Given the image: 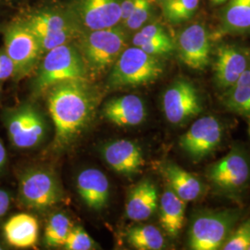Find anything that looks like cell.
<instances>
[{
  "mask_svg": "<svg viewBox=\"0 0 250 250\" xmlns=\"http://www.w3.org/2000/svg\"><path fill=\"white\" fill-rule=\"evenodd\" d=\"M1 1H3L4 3H12L14 0H1Z\"/></svg>",
  "mask_w": 250,
  "mask_h": 250,
  "instance_id": "obj_37",
  "label": "cell"
},
{
  "mask_svg": "<svg viewBox=\"0 0 250 250\" xmlns=\"http://www.w3.org/2000/svg\"><path fill=\"white\" fill-rule=\"evenodd\" d=\"M127 241L136 250H160L165 240L161 231L152 225L136 226L127 232Z\"/></svg>",
  "mask_w": 250,
  "mask_h": 250,
  "instance_id": "obj_25",
  "label": "cell"
},
{
  "mask_svg": "<svg viewBox=\"0 0 250 250\" xmlns=\"http://www.w3.org/2000/svg\"><path fill=\"white\" fill-rule=\"evenodd\" d=\"M224 105L229 110L242 116H250V64L239 79L228 89Z\"/></svg>",
  "mask_w": 250,
  "mask_h": 250,
  "instance_id": "obj_23",
  "label": "cell"
},
{
  "mask_svg": "<svg viewBox=\"0 0 250 250\" xmlns=\"http://www.w3.org/2000/svg\"><path fill=\"white\" fill-rule=\"evenodd\" d=\"M163 73L158 57L137 46L125 48L112 66L108 83L112 87H133L152 83Z\"/></svg>",
  "mask_w": 250,
  "mask_h": 250,
  "instance_id": "obj_2",
  "label": "cell"
},
{
  "mask_svg": "<svg viewBox=\"0 0 250 250\" xmlns=\"http://www.w3.org/2000/svg\"><path fill=\"white\" fill-rule=\"evenodd\" d=\"M126 45V35L119 27L95 30L82 40L80 53L87 71L99 74L114 65Z\"/></svg>",
  "mask_w": 250,
  "mask_h": 250,
  "instance_id": "obj_5",
  "label": "cell"
},
{
  "mask_svg": "<svg viewBox=\"0 0 250 250\" xmlns=\"http://www.w3.org/2000/svg\"><path fill=\"white\" fill-rule=\"evenodd\" d=\"M85 63L74 46L65 44L46 52L35 82L36 92L42 93L64 81L85 80Z\"/></svg>",
  "mask_w": 250,
  "mask_h": 250,
  "instance_id": "obj_3",
  "label": "cell"
},
{
  "mask_svg": "<svg viewBox=\"0 0 250 250\" xmlns=\"http://www.w3.org/2000/svg\"><path fill=\"white\" fill-rule=\"evenodd\" d=\"M250 64L249 55L242 48L231 45L218 47L213 65L217 86L221 89L232 87Z\"/></svg>",
  "mask_w": 250,
  "mask_h": 250,
  "instance_id": "obj_14",
  "label": "cell"
},
{
  "mask_svg": "<svg viewBox=\"0 0 250 250\" xmlns=\"http://www.w3.org/2000/svg\"><path fill=\"white\" fill-rule=\"evenodd\" d=\"M133 44L134 46H137L145 52L155 57L170 55L175 48L170 36H146L139 32L134 35Z\"/></svg>",
  "mask_w": 250,
  "mask_h": 250,
  "instance_id": "obj_27",
  "label": "cell"
},
{
  "mask_svg": "<svg viewBox=\"0 0 250 250\" xmlns=\"http://www.w3.org/2000/svg\"><path fill=\"white\" fill-rule=\"evenodd\" d=\"M239 215L235 209L198 213L189 230V248L193 250H222Z\"/></svg>",
  "mask_w": 250,
  "mask_h": 250,
  "instance_id": "obj_4",
  "label": "cell"
},
{
  "mask_svg": "<svg viewBox=\"0 0 250 250\" xmlns=\"http://www.w3.org/2000/svg\"><path fill=\"white\" fill-rule=\"evenodd\" d=\"M222 23L225 34H250V0H230Z\"/></svg>",
  "mask_w": 250,
  "mask_h": 250,
  "instance_id": "obj_22",
  "label": "cell"
},
{
  "mask_svg": "<svg viewBox=\"0 0 250 250\" xmlns=\"http://www.w3.org/2000/svg\"><path fill=\"white\" fill-rule=\"evenodd\" d=\"M9 204L10 198L9 194L6 191L0 189V219L9 210Z\"/></svg>",
  "mask_w": 250,
  "mask_h": 250,
  "instance_id": "obj_35",
  "label": "cell"
},
{
  "mask_svg": "<svg viewBox=\"0 0 250 250\" xmlns=\"http://www.w3.org/2000/svg\"><path fill=\"white\" fill-rule=\"evenodd\" d=\"M104 159L113 170L124 175L138 173L145 165L141 147L130 140H116L103 149Z\"/></svg>",
  "mask_w": 250,
  "mask_h": 250,
  "instance_id": "obj_15",
  "label": "cell"
},
{
  "mask_svg": "<svg viewBox=\"0 0 250 250\" xmlns=\"http://www.w3.org/2000/svg\"><path fill=\"white\" fill-rule=\"evenodd\" d=\"M218 1H219V0H210V2H211L212 4H214V5H218Z\"/></svg>",
  "mask_w": 250,
  "mask_h": 250,
  "instance_id": "obj_38",
  "label": "cell"
},
{
  "mask_svg": "<svg viewBox=\"0 0 250 250\" xmlns=\"http://www.w3.org/2000/svg\"><path fill=\"white\" fill-rule=\"evenodd\" d=\"M20 196L27 207L45 209L59 202L61 189L53 174L46 170H33L21 179Z\"/></svg>",
  "mask_w": 250,
  "mask_h": 250,
  "instance_id": "obj_10",
  "label": "cell"
},
{
  "mask_svg": "<svg viewBox=\"0 0 250 250\" xmlns=\"http://www.w3.org/2000/svg\"><path fill=\"white\" fill-rule=\"evenodd\" d=\"M162 173L169 188L184 201H193L201 196L203 186L199 179L173 163H167Z\"/></svg>",
  "mask_w": 250,
  "mask_h": 250,
  "instance_id": "obj_20",
  "label": "cell"
},
{
  "mask_svg": "<svg viewBox=\"0 0 250 250\" xmlns=\"http://www.w3.org/2000/svg\"><path fill=\"white\" fill-rule=\"evenodd\" d=\"M121 0H78L75 13L90 31L117 26L122 20Z\"/></svg>",
  "mask_w": 250,
  "mask_h": 250,
  "instance_id": "obj_13",
  "label": "cell"
},
{
  "mask_svg": "<svg viewBox=\"0 0 250 250\" xmlns=\"http://www.w3.org/2000/svg\"><path fill=\"white\" fill-rule=\"evenodd\" d=\"M35 36L50 35L62 31L72 30L62 16L50 12H42L20 20Z\"/></svg>",
  "mask_w": 250,
  "mask_h": 250,
  "instance_id": "obj_24",
  "label": "cell"
},
{
  "mask_svg": "<svg viewBox=\"0 0 250 250\" xmlns=\"http://www.w3.org/2000/svg\"><path fill=\"white\" fill-rule=\"evenodd\" d=\"M159 197L156 186L146 179L134 187L126 201V215L134 222L147 220L158 208Z\"/></svg>",
  "mask_w": 250,
  "mask_h": 250,
  "instance_id": "obj_18",
  "label": "cell"
},
{
  "mask_svg": "<svg viewBox=\"0 0 250 250\" xmlns=\"http://www.w3.org/2000/svg\"><path fill=\"white\" fill-rule=\"evenodd\" d=\"M153 8V0H136L134 9L125 25L129 30H139L150 17Z\"/></svg>",
  "mask_w": 250,
  "mask_h": 250,
  "instance_id": "obj_29",
  "label": "cell"
},
{
  "mask_svg": "<svg viewBox=\"0 0 250 250\" xmlns=\"http://www.w3.org/2000/svg\"><path fill=\"white\" fill-rule=\"evenodd\" d=\"M48 91V109L55 125L56 141L65 146L88 125L95 107L94 97L85 80L64 81Z\"/></svg>",
  "mask_w": 250,
  "mask_h": 250,
  "instance_id": "obj_1",
  "label": "cell"
},
{
  "mask_svg": "<svg viewBox=\"0 0 250 250\" xmlns=\"http://www.w3.org/2000/svg\"><path fill=\"white\" fill-rule=\"evenodd\" d=\"M103 114L113 125L131 127L143 123L146 110L141 98L135 95H126L107 102L103 108Z\"/></svg>",
  "mask_w": 250,
  "mask_h": 250,
  "instance_id": "obj_16",
  "label": "cell"
},
{
  "mask_svg": "<svg viewBox=\"0 0 250 250\" xmlns=\"http://www.w3.org/2000/svg\"><path fill=\"white\" fill-rule=\"evenodd\" d=\"M5 124L11 143L18 148L34 147L45 136V120L36 108L30 105L10 110Z\"/></svg>",
  "mask_w": 250,
  "mask_h": 250,
  "instance_id": "obj_7",
  "label": "cell"
},
{
  "mask_svg": "<svg viewBox=\"0 0 250 250\" xmlns=\"http://www.w3.org/2000/svg\"><path fill=\"white\" fill-rule=\"evenodd\" d=\"M226 1H227V0H219V1H218V5H219V4H223V3L226 2Z\"/></svg>",
  "mask_w": 250,
  "mask_h": 250,
  "instance_id": "obj_39",
  "label": "cell"
},
{
  "mask_svg": "<svg viewBox=\"0 0 250 250\" xmlns=\"http://www.w3.org/2000/svg\"><path fill=\"white\" fill-rule=\"evenodd\" d=\"M36 36L38 39L42 52H48L51 49L56 48L60 45L69 44L73 35H72V30H70V31H62L55 34H50V35Z\"/></svg>",
  "mask_w": 250,
  "mask_h": 250,
  "instance_id": "obj_32",
  "label": "cell"
},
{
  "mask_svg": "<svg viewBox=\"0 0 250 250\" xmlns=\"http://www.w3.org/2000/svg\"><path fill=\"white\" fill-rule=\"evenodd\" d=\"M78 194L83 202L95 210L107 205L109 183L106 175L98 169L83 170L77 177Z\"/></svg>",
  "mask_w": 250,
  "mask_h": 250,
  "instance_id": "obj_17",
  "label": "cell"
},
{
  "mask_svg": "<svg viewBox=\"0 0 250 250\" xmlns=\"http://www.w3.org/2000/svg\"><path fill=\"white\" fill-rule=\"evenodd\" d=\"M250 245V218L232 231L223 250H247Z\"/></svg>",
  "mask_w": 250,
  "mask_h": 250,
  "instance_id": "obj_30",
  "label": "cell"
},
{
  "mask_svg": "<svg viewBox=\"0 0 250 250\" xmlns=\"http://www.w3.org/2000/svg\"><path fill=\"white\" fill-rule=\"evenodd\" d=\"M223 135L224 128L218 119L213 116L202 117L182 135L179 144L191 159L199 161L220 146Z\"/></svg>",
  "mask_w": 250,
  "mask_h": 250,
  "instance_id": "obj_8",
  "label": "cell"
},
{
  "mask_svg": "<svg viewBox=\"0 0 250 250\" xmlns=\"http://www.w3.org/2000/svg\"><path fill=\"white\" fill-rule=\"evenodd\" d=\"M186 212V201H184L170 189L167 188L161 198V226L171 237H176L182 230Z\"/></svg>",
  "mask_w": 250,
  "mask_h": 250,
  "instance_id": "obj_21",
  "label": "cell"
},
{
  "mask_svg": "<svg viewBox=\"0 0 250 250\" xmlns=\"http://www.w3.org/2000/svg\"><path fill=\"white\" fill-rule=\"evenodd\" d=\"M163 110L172 125H181L197 116L202 105L197 88L187 80L173 83L163 95Z\"/></svg>",
  "mask_w": 250,
  "mask_h": 250,
  "instance_id": "obj_9",
  "label": "cell"
},
{
  "mask_svg": "<svg viewBox=\"0 0 250 250\" xmlns=\"http://www.w3.org/2000/svg\"><path fill=\"white\" fill-rule=\"evenodd\" d=\"M0 92H1V86H0Z\"/></svg>",
  "mask_w": 250,
  "mask_h": 250,
  "instance_id": "obj_43",
  "label": "cell"
},
{
  "mask_svg": "<svg viewBox=\"0 0 250 250\" xmlns=\"http://www.w3.org/2000/svg\"><path fill=\"white\" fill-rule=\"evenodd\" d=\"M162 1H163V0H162Z\"/></svg>",
  "mask_w": 250,
  "mask_h": 250,
  "instance_id": "obj_44",
  "label": "cell"
},
{
  "mask_svg": "<svg viewBox=\"0 0 250 250\" xmlns=\"http://www.w3.org/2000/svg\"><path fill=\"white\" fill-rule=\"evenodd\" d=\"M4 49L15 65V77L31 72L42 53L38 39L20 20L4 30Z\"/></svg>",
  "mask_w": 250,
  "mask_h": 250,
  "instance_id": "obj_6",
  "label": "cell"
},
{
  "mask_svg": "<svg viewBox=\"0 0 250 250\" xmlns=\"http://www.w3.org/2000/svg\"><path fill=\"white\" fill-rule=\"evenodd\" d=\"M180 60L192 70H204L210 61V39L202 24H192L178 36Z\"/></svg>",
  "mask_w": 250,
  "mask_h": 250,
  "instance_id": "obj_12",
  "label": "cell"
},
{
  "mask_svg": "<svg viewBox=\"0 0 250 250\" xmlns=\"http://www.w3.org/2000/svg\"><path fill=\"white\" fill-rule=\"evenodd\" d=\"M0 250H2V248H1V246H0Z\"/></svg>",
  "mask_w": 250,
  "mask_h": 250,
  "instance_id": "obj_42",
  "label": "cell"
},
{
  "mask_svg": "<svg viewBox=\"0 0 250 250\" xmlns=\"http://www.w3.org/2000/svg\"><path fill=\"white\" fill-rule=\"evenodd\" d=\"M136 0H122L121 4V10H122V21L125 22L127 19L129 18L130 14L132 13L134 8Z\"/></svg>",
  "mask_w": 250,
  "mask_h": 250,
  "instance_id": "obj_34",
  "label": "cell"
},
{
  "mask_svg": "<svg viewBox=\"0 0 250 250\" xmlns=\"http://www.w3.org/2000/svg\"><path fill=\"white\" fill-rule=\"evenodd\" d=\"M6 159H7V152H6V149H5V146H3V144L0 141V168H2L3 165L5 164Z\"/></svg>",
  "mask_w": 250,
  "mask_h": 250,
  "instance_id": "obj_36",
  "label": "cell"
},
{
  "mask_svg": "<svg viewBox=\"0 0 250 250\" xmlns=\"http://www.w3.org/2000/svg\"><path fill=\"white\" fill-rule=\"evenodd\" d=\"M15 75V65L5 49H0V82L8 80Z\"/></svg>",
  "mask_w": 250,
  "mask_h": 250,
  "instance_id": "obj_33",
  "label": "cell"
},
{
  "mask_svg": "<svg viewBox=\"0 0 250 250\" xmlns=\"http://www.w3.org/2000/svg\"><path fill=\"white\" fill-rule=\"evenodd\" d=\"M72 224L66 215L57 213L53 215L46 224L45 229V242L48 247H64Z\"/></svg>",
  "mask_w": 250,
  "mask_h": 250,
  "instance_id": "obj_26",
  "label": "cell"
},
{
  "mask_svg": "<svg viewBox=\"0 0 250 250\" xmlns=\"http://www.w3.org/2000/svg\"><path fill=\"white\" fill-rule=\"evenodd\" d=\"M38 223L32 215L20 213L11 217L4 226L5 237L9 245L27 249L36 246L38 239Z\"/></svg>",
  "mask_w": 250,
  "mask_h": 250,
  "instance_id": "obj_19",
  "label": "cell"
},
{
  "mask_svg": "<svg viewBox=\"0 0 250 250\" xmlns=\"http://www.w3.org/2000/svg\"><path fill=\"white\" fill-rule=\"evenodd\" d=\"M249 250H250V247H249Z\"/></svg>",
  "mask_w": 250,
  "mask_h": 250,
  "instance_id": "obj_41",
  "label": "cell"
},
{
  "mask_svg": "<svg viewBox=\"0 0 250 250\" xmlns=\"http://www.w3.org/2000/svg\"><path fill=\"white\" fill-rule=\"evenodd\" d=\"M249 132H250V127H249Z\"/></svg>",
  "mask_w": 250,
  "mask_h": 250,
  "instance_id": "obj_40",
  "label": "cell"
},
{
  "mask_svg": "<svg viewBox=\"0 0 250 250\" xmlns=\"http://www.w3.org/2000/svg\"><path fill=\"white\" fill-rule=\"evenodd\" d=\"M250 173V165L246 156L234 148L221 161L212 164L208 177L221 191L235 193L247 185Z\"/></svg>",
  "mask_w": 250,
  "mask_h": 250,
  "instance_id": "obj_11",
  "label": "cell"
},
{
  "mask_svg": "<svg viewBox=\"0 0 250 250\" xmlns=\"http://www.w3.org/2000/svg\"><path fill=\"white\" fill-rule=\"evenodd\" d=\"M199 5V0H163V12L166 19L178 23L191 18Z\"/></svg>",
  "mask_w": 250,
  "mask_h": 250,
  "instance_id": "obj_28",
  "label": "cell"
},
{
  "mask_svg": "<svg viewBox=\"0 0 250 250\" xmlns=\"http://www.w3.org/2000/svg\"><path fill=\"white\" fill-rule=\"evenodd\" d=\"M93 247L92 238L81 227L72 228L64 245V249L67 250H89Z\"/></svg>",
  "mask_w": 250,
  "mask_h": 250,
  "instance_id": "obj_31",
  "label": "cell"
}]
</instances>
